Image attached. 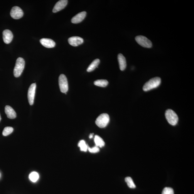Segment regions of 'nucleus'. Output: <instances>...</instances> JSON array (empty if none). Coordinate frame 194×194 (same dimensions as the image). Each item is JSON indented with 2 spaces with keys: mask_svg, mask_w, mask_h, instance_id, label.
Instances as JSON below:
<instances>
[{
  "mask_svg": "<svg viewBox=\"0 0 194 194\" xmlns=\"http://www.w3.org/2000/svg\"><path fill=\"white\" fill-rule=\"evenodd\" d=\"M39 175L38 173L36 172H33L29 174V179L33 182H35L38 180Z\"/></svg>",
  "mask_w": 194,
  "mask_h": 194,
  "instance_id": "nucleus-20",
  "label": "nucleus"
},
{
  "mask_svg": "<svg viewBox=\"0 0 194 194\" xmlns=\"http://www.w3.org/2000/svg\"><path fill=\"white\" fill-rule=\"evenodd\" d=\"M69 43L73 46H77L83 42V39L78 36H73L68 39Z\"/></svg>",
  "mask_w": 194,
  "mask_h": 194,
  "instance_id": "nucleus-10",
  "label": "nucleus"
},
{
  "mask_svg": "<svg viewBox=\"0 0 194 194\" xmlns=\"http://www.w3.org/2000/svg\"><path fill=\"white\" fill-rule=\"evenodd\" d=\"M166 118L169 123L172 126H175L178 121V117L176 113L173 110L168 109L165 113Z\"/></svg>",
  "mask_w": 194,
  "mask_h": 194,
  "instance_id": "nucleus-3",
  "label": "nucleus"
},
{
  "mask_svg": "<svg viewBox=\"0 0 194 194\" xmlns=\"http://www.w3.org/2000/svg\"><path fill=\"white\" fill-rule=\"evenodd\" d=\"M10 15L12 18L14 19H19L23 17L24 12L20 7L15 6L11 9Z\"/></svg>",
  "mask_w": 194,
  "mask_h": 194,
  "instance_id": "nucleus-8",
  "label": "nucleus"
},
{
  "mask_svg": "<svg viewBox=\"0 0 194 194\" xmlns=\"http://www.w3.org/2000/svg\"><path fill=\"white\" fill-rule=\"evenodd\" d=\"M24 66L25 62L23 58L19 57L17 59L13 71L15 77H18L20 76L23 72Z\"/></svg>",
  "mask_w": 194,
  "mask_h": 194,
  "instance_id": "nucleus-2",
  "label": "nucleus"
},
{
  "mask_svg": "<svg viewBox=\"0 0 194 194\" xmlns=\"http://www.w3.org/2000/svg\"><path fill=\"white\" fill-rule=\"evenodd\" d=\"M93 134H91L90 135V136H89V138L90 139H91L92 138V137H93Z\"/></svg>",
  "mask_w": 194,
  "mask_h": 194,
  "instance_id": "nucleus-25",
  "label": "nucleus"
},
{
  "mask_svg": "<svg viewBox=\"0 0 194 194\" xmlns=\"http://www.w3.org/2000/svg\"><path fill=\"white\" fill-rule=\"evenodd\" d=\"M36 87V83H34L32 84L29 88L28 97L29 104L31 105L34 104Z\"/></svg>",
  "mask_w": 194,
  "mask_h": 194,
  "instance_id": "nucleus-7",
  "label": "nucleus"
},
{
  "mask_svg": "<svg viewBox=\"0 0 194 194\" xmlns=\"http://www.w3.org/2000/svg\"><path fill=\"white\" fill-rule=\"evenodd\" d=\"M13 37V34L9 29H6L3 31V38L5 43L9 44L11 43Z\"/></svg>",
  "mask_w": 194,
  "mask_h": 194,
  "instance_id": "nucleus-11",
  "label": "nucleus"
},
{
  "mask_svg": "<svg viewBox=\"0 0 194 194\" xmlns=\"http://www.w3.org/2000/svg\"><path fill=\"white\" fill-rule=\"evenodd\" d=\"M161 79L159 77L151 78L148 81L145 83L143 87V90L144 92L154 89L159 87L161 84Z\"/></svg>",
  "mask_w": 194,
  "mask_h": 194,
  "instance_id": "nucleus-1",
  "label": "nucleus"
},
{
  "mask_svg": "<svg viewBox=\"0 0 194 194\" xmlns=\"http://www.w3.org/2000/svg\"><path fill=\"white\" fill-rule=\"evenodd\" d=\"M94 84L101 87H105L108 84V82L105 80H99L95 81Z\"/></svg>",
  "mask_w": 194,
  "mask_h": 194,
  "instance_id": "nucleus-18",
  "label": "nucleus"
},
{
  "mask_svg": "<svg viewBox=\"0 0 194 194\" xmlns=\"http://www.w3.org/2000/svg\"><path fill=\"white\" fill-rule=\"evenodd\" d=\"M67 0H61L55 4L53 10V13H56L65 8L68 3Z\"/></svg>",
  "mask_w": 194,
  "mask_h": 194,
  "instance_id": "nucleus-9",
  "label": "nucleus"
},
{
  "mask_svg": "<svg viewBox=\"0 0 194 194\" xmlns=\"http://www.w3.org/2000/svg\"><path fill=\"white\" fill-rule=\"evenodd\" d=\"M135 40L139 45L146 48H151L152 46L151 41L144 36L139 35L136 37Z\"/></svg>",
  "mask_w": 194,
  "mask_h": 194,
  "instance_id": "nucleus-6",
  "label": "nucleus"
},
{
  "mask_svg": "<svg viewBox=\"0 0 194 194\" xmlns=\"http://www.w3.org/2000/svg\"><path fill=\"white\" fill-rule=\"evenodd\" d=\"M94 142L96 146L101 148L105 145V142L103 139L99 136L96 135L94 138Z\"/></svg>",
  "mask_w": 194,
  "mask_h": 194,
  "instance_id": "nucleus-17",
  "label": "nucleus"
},
{
  "mask_svg": "<svg viewBox=\"0 0 194 194\" xmlns=\"http://www.w3.org/2000/svg\"><path fill=\"white\" fill-rule=\"evenodd\" d=\"M59 84L61 92L66 94L68 90V85L67 78L65 75L62 74L60 76Z\"/></svg>",
  "mask_w": 194,
  "mask_h": 194,
  "instance_id": "nucleus-5",
  "label": "nucleus"
},
{
  "mask_svg": "<svg viewBox=\"0 0 194 194\" xmlns=\"http://www.w3.org/2000/svg\"><path fill=\"white\" fill-rule=\"evenodd\" d=\"M109 121V115L107 113H103L100 115L97 118L95 123L100 128H104L108 124Z\"/></svg>",
  "mask_w": 194,
  "mask_h": 194,
  "instance_id": "nucleus-4",
  "label": "nucleus"
},
{
  "mask_svg": "<svg viewBox=\"0 0 194 194\" xmlns=\"http://www.w3.org/2000/svg\"><path fill=\"white\" fill-rule=\"evenodd\" d=\"M40 42L44 47L47 48H53L55 47V43L52 39L43 38L40 39Z\"/></svg>",
  "mask_w": 194,
  "mask_h": 194,
  "instance_id": "nucleus-13",
  "label": "nucleus"
},
{
  "mask_svg": "<svg viewBox=\"0 0 194 194\" xmlns=\"http://www.w3.org/2000/svg\"><path fill=\"white\" fill-rule=\"evenodd\" d=\"M5 112L7 115V117L9 119H13L16 117V113L14 110L12 108L7 105L5 107Z\"/></svg>",
  "mask_w": 194,
  "mask_h": 194,
  "instance_id": "nucleus-14",
  "label": "nucleus"
},
{
  "mask_svg": "<svg viewBox=\"0 0 194 194\" xmlns=\"http://www.w3.org/2000/svg\"><path fill=\"white\" fill-rule=\"evenodd\" d=\"M118 59L120 69L122 71H124L126 69L127 66L126 58L122 54H119L118 56Z\"/></svg>",
  "mask_w": 194,
  "mask_h": 194,
  "instance_id": "nucleus-15",
  "label": "nucleus"
},
{
  "mask_svg": "<svg viewBox=\"0 0 194 194\" xmlns=\"http://www.w3.org/2000/svg\"><path fill=\"white\" fill-rule=\"evenodd\" d=\"M125 181L127 184L128 186L131 188H135L136 187V185L133 181L132 179L130 177H127L125 178Z\"/></svg>",
  "mask_w": 194,
  "mask_h": 194,
  "instance_id": "nucleus-21",
  "label": "nucleus"
},
{
  "mask_svg": "<svg viewBox=\"0 0 194 194\" xmlns=\"http://www.w3.org/2000/svg\"><path fill=\"white\" fill-rule=\"evenodd\" d=\"M88 149L90 153H96L99 152L100 151L99 147L95 146L92 148H91L88 147Z\"/></svg>",
  "mask_w": 194,
  "mask_h": 194,
  "instance_id": "nucleus-24",
  "label": "nucleus"
},
{
  "mask_svg": "<svg viewBox=\"0 0 194 194\" xmlns=\"http://www.w3.org/2000/svg\"><path fill=\"white\" fill-rule=\"evenodd\" d=\"M100 63V60L99 59H96L93 61L88 67L87 71L88 72H91L95 69L98 67Z\"/></svg>",
  "mask_w": 194,
  "mask_h": 194,
  "instance_id": "nucleus-16",
  "label": "nucleus"
},
{
  "mask_svg": "<svg viewBox=\"0 0 194 194\" xmlns=\"http://www.w3.org/2000/svg\"><path fill=\"white\" fill-rule=\"evenodd\" d=\"M87 15V12L83 11L78 13L73 17L71 19V22L73 24H78L81 22Z\"/></svg>",
  "mask_w": 194,
  "mask_h": 194,
  "instance_id": "nucleus-12",
  "label": "nucleus"
},
{
  "mask_svg": "<svg viewBox=\"0 0 194 194\" xmlns=\"http://www.w3.org/2000/svg\"><path fill=\"white\" fill-rule=\"evenodd\" d=\"M1 115H0V122H1Z\"/></svg>",
  "mask_w": 194,
  "mask_h": 194,
  "instance_id": "nucleus-26",
  "label": "nucleus"
},
{
  "mask_svg": "<svg viewBox=\"0 0 194 194\" xmlns=\"http://www.w3.org/2000/svg\"><path fill=\"white\" fill-rule=\"evenodd\" d=\"M162 194H174V191L171 188L165 187L164 189Z\"/></svg>",
  "mask_w": 194,
  "mask_h": 194,
  "instance_id": "nucleus-23",
  "label": "nucleus"
},
{
  "mask_svg": "<svg viewBox=\"0 0 194 194\" xmlns=\"http://www.w3.org/2000/svg\"><path fill=\"white\" fill-rule=\"evenodd\" d=\"M13 131V128L11 127H7L4 129L2 134L5 136L9 135Z\"/></svg>",
  "mask_w": 194,
  "mask_h": 194,
  "instance_id": "nucleus-22",
  "label": "nucleus"
},
{
  "mask_svg": "<svg viewBox=\"0 0 194 194\" xmlns=\"http://www.w3.org/2000/svg\"><path fill=\"white\" fill-rule=\"evenodd\" d=\"M78 146L80 147L81 151L86 152L88 149V146L83 140H82L79 142L78 144Z\"/></svg>",
  "mask_w": 194,
  "mask_h": 194,
  "instance_id": "nucleus-19",
  "label": "nucleus"
}]
</instances>
